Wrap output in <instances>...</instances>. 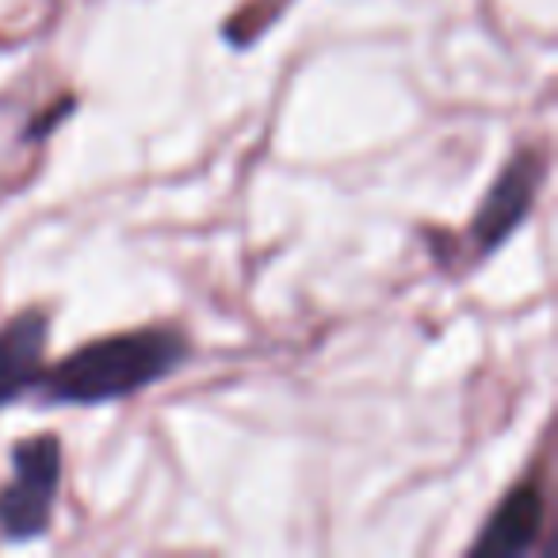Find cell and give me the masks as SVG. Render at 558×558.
Returning a JSON list of instances; mask_svg holds the SVG:
<instances>
[{
	"mask_svg": "<svg viewBox=\"0 0 558 558\" xmlns=\"http://www.w3.org/2000/svg\"><path fill=\"white\" fill-rule=\"evenodd\" d=\"M192 344L172 326H142L81 344L39 379V395L54 405H108L169 379Z\"/></svg>",
	"mask_w": 558,
	"mask_h": 558,
	"instance_id": "obj_1",
	"label": "cell"
},
{
	"mask_svg": "<svg viewBox=\"0 0 558 558\" xmlns=\"http://www.w3.org/2000/svg\"><path fill=\"white\" fill-rule=\"evenodd\" d=\"M62 489V444L54 433L27 436L12 448V478L0 489V535L12 543L50 532Z\"/></svg>",
	"mask_w": 558,
	"mask_h": 558,
	"instance_id": "obj_2",
	"label": "cell"
},
{
	"mask_svg": "<svg viewBox=\"0 0 558 558\" xmlns=\"http://www.w3.org/2000/svg\"><path fill=\"white\" fill-rule=\"evenodd\" d=\"M547 177V161L535 149H520L509 165L501 169V177L494 180V187L486 192L482 207L474 210L471 222V245L478 256H489L524 226L527 210H532L535 195Z\"/></svg>",
	"mask_w": 558,
	"mask_h": 558,
	"instance_id": "obj_3",
	"label": "cell"
},
{
	"mask_svg": "<svg viewBox=\"0 0 558 558\" xmlns=\"http://www.w3.org/2000/svg\"><path fill=\"white\" fill-rule=\"evenodd\" d=\"M543 520H547V489H543V474L520 478L517 486L505 494V501L486 520L482 535L474 539L471 555L489 558H517L535 547L543 535Z\"/></svg>",
	"mask_w": 558,
	"mask_h": 558,
	"instance_id": "obj_4",
	"label": "cell"
},
{
	"mask_svg": "<svg viewBox=\"0 0 558 558\" xmlns=\"http://www.w3.org/2000/svg\"><path fill=\"white\" fill-rule=\"evenodd\" d=\"M50 341V314L24 311L0 326V410L39 387Z\"/></svg>",
	"mask_w": 558,
	"mask_h": 558,
	"instance_id": "obj_5",
	"label": "cell"
}]
</instances>
